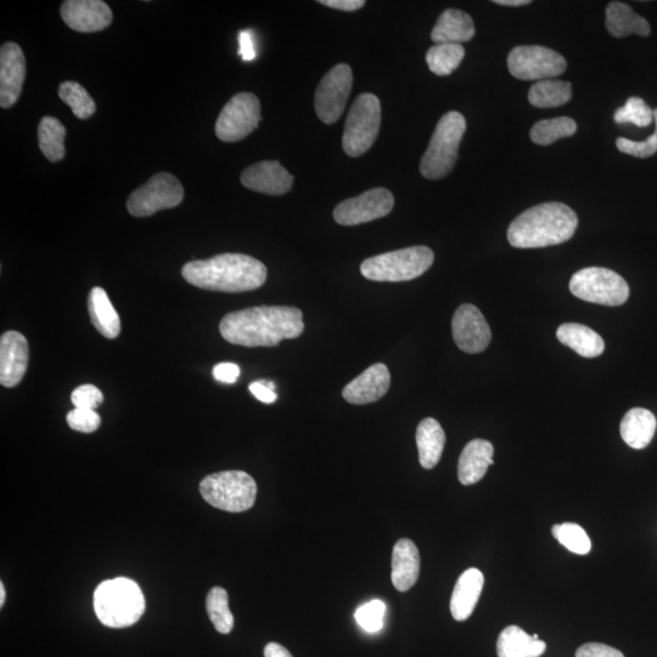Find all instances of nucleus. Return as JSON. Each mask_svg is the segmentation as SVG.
Listing matches in <instances>:
<instances>
[{"label":"nucleus","mask_w":657,"mask_h":657,"mask_svg":"<svg viewBox=\"0 0 657 657\" xmlns=\"http://www.w3.org/2000/svg\"><path fill=\"white\" fill-rule=\"evenodd\" d=\"M66 128L52 116L43 117L38 126V144L44 156L50 162H59L66 155Z\"/></svg>","instance_id":"7c9ffc66"},{"label":"nucleus","mask_w":657,"mask_h":657,"mask_svg":"<svg viewBox=\"0 0 657 657\" xmlns=\"http://www.w3.org/2000/svg\"><path fill=\"white\" fill-rule=\"evenodd\" d=\"M207 615H209L216 631L229 634L233 631L234 617L229 609V598L226 589L212 588L206 599Z\"/></svg>","instance_id":"f704fd0d"},{"label":"nucleus","mask_w":657,"mask_h":657,"mask_svg":"<svg viewBox=\"0 0 657 657\" xmlns=\"http://www.w3.org/2000/svg\"><path fill=\"white\" fill-rule=\"evenodd\" d=\"M578 218L561 202H544L522 212L511 222L508 240L516 249H539L566 243L576 232Z\"/></svg>","instance_id":"7ed1b4c3"},{"label":"nucleus","mask_w":657,"mask_h":657,"mask_svg":"<svg viewBox=\"0 0 657 657\" xmlns=\"http://www.w3.org/2000/svg\"><path fill=\"white\" fill-rule=\"evenodd\" d=\"M325 7L341 11H356L364 7V0H320Z\"/></svg>","instance_id":"de8ad7c7"},{"label":"nucleus","mask_w":657,"mask_h":657,"mask_svg":"<svg viewBox=\"0 0 657 657\" xmlns=\"http://www.w3.org/2000/svg\"><path fill=\"white\" fill-rule=\"evenodd\" d=\"M386 605L381 600L359 606L356 610V621L365 632L376 633L384 627Z\"/></svg>","instance_id":"58836bf2"},{"label":"nucleus","mask_w":657,"mask_h":657,"mask_svg":"<svg viewBox=\"0 0 657 657\" xmlns=\"http://www.w3.org/2000/svg\"><path fill=\"white\" fill-rule=\"evenodd\" d=\"M249 390L254 395L258 401H261L266 404H272L278 400L277 392L269 389L267 386V380H258L255 383H252L249 386Z\"/></svg>","instance_id":"a18cd8bd"},{"label":"nucleus","mask_w":657,"mask_h":657,"mask_svg":"<svg viewBox=\"0 0 657 657\" xmlns=\"http://www.w3.org/2000/svg\"><path fill=\"white\" fill-rule=\"evenodd\" d=\"M393 206L395 198L390 190L375 188L357 198L342 201L334 210V219L340 226H358L386 217L393 210Z\"/></svg>","instance_id":"4468645a"},{"label":"nucleus","mask_w":657,"mask_h":657,"mask_svg":"<svg viewBox=\"0 0 657 657\" xmlns=\"http://www.w3.org/2000/svg\"><path fill=\"white\" fill-rule=\"evenodd\" d=\"M265 657H292L288 649L278 643H269L265 648Z\"/></svg>","instance_id":"09e8293b"},{"label":"nucleus","mask_w":657,"mask_h":657,"mask_svg":"<svg viewBox=\"0 0 657 657\" xmlns=\"http://www.w3.org/2000/svg\"><path fill=\"white\" fill-rule=\"evenodd\" d=\"M616 123H633L637 127H649L654 122V110L642 98L632 97L625 106L617 109L614 115Z\"/></svg>","instance_id":"4c0bfd02"},{"label":"nucleus","mask_w":657,"mask_h":657,"mask_svg":"<svg viewBox=\"0 0 657 657\" xmlns=\"http://www.w3.org/2000/svg\"><path fill=\"white\" fill-rule=\"evenodd\" d=\"M557 336L561 344L570 347L584 358L599 357L605 351L602 336L586 325L577 323L560 325Z\"/></svg>","instance_id":"a878e982"},{"label":"nucleus","mask_w":657,"mask_h":657,"mask_svg":"<svg viewBox=\"0 0 657 657\" xmlns=\"http://www.w3.org/2000/svg\"><path fill=\"white\" fill-rule=\"evenodd\" d=\"M465 131V117L460 112L451 111L442 117L420 162L423 177L437 181L451 173L457 164L459 145Z\"/></svg>","instance_id":"423d86ee"},{"label":"nucleus","mask_w":657,"mask_h":657,"mask_svg":"<svg viewBox=\"0 0 657 657\" xmlns=\"http://www.w3.org/2000/svg\"><path fill=\"white\" fill-rule=\"evenodd\" d=\"M71 402L76 408L95 411L104 402V395L97 386L81 385L71 393Z\"/></svg>","instance_id":"79ce46f5"},{"label":"nucleus","mask_w":657,"mask_h":657,"mask_svg":"<svg viewBox=\"0 0 657 657\" xmlns=\"http://www.w3.org/2000/svg\"><path fill=\"white\" fill-rule=\"evenodd\" d=\"M4 603H5V588H4V584L0 583V606H2V608L4 606Z\"/></svg>","instance_id":"3c124183"},{"label":"nucleus","mask_w":657,"mask_h":657,"mask_svg":"<svg viewBox=\"0 0 657 657\" xmlns=\"http://www.w3.org/2000/svg\"><path fill=\"white\" fill-rule=\"evenodd\" d=\"M353 84V73L347 64L333 67L320 81L314 98L316 112L322 122H338L346 109Z\"/></svg>","instance_id":"ddd939ff"},{"label":"nucleus","mask_w":657,"mask_h":657,"mask_svg":"<svg viewBox=\"0 0 657 657\" xmlns=\"http://www.w3.org/2000/svg\"><path fill=\"white\" fill-rule=\"evenodd\" d=\"M567 67L564 56L541 46L515 47L508 55V69L521 81H546L563 75Z\"/></svg>","instance_id":"9b49d317"},{"label":"nucleus","mask_w":657,"mask_h":657,"mask_svg":"<svg viewBox=\"0 0 657 657\" xmlns=\"http://www.w3.org/2000/svg\"><path fill=\"white\" fill-rule=\"evenodd\" d=\"M212 374L219 383L235 384L240 376V368L234 363H219L213 368Z\"/></svg>","instance_id":"c03bdc74"},{"label":"nucleus","mask_w":657,"mask_h":657,"mask_svg":"<svg viewBox=\"0 0 657 657\" xmlns=\"http://www.w3.org/2000/svg\"><path fill=\"white\" fill-rule=\"evenodd\" d=\"M89 317L95 329L106 339H116L121 333V320L119 313L109 299L106 291L93 288L88 297Z\"/></svg>","instance_id":"bb28decb"},{"label":"nucleus","mask_w":657,"mask_h":657,"mask_svg":"<svg viewBox=\"0 0 657 657\" xmlns=\"http://www.w3.org/2000/svg\"><path fill=\"white\" fill-rule=\"evenodd\" d=\"M572 98L570 82L546 80L533 84L529 92L530 104L539 109H552L569 103Z\"/></svg>","instance_id":"2f4dec72"},{"label":"nucleus","mask_w":657,"mask_h":657,"mask_svg":"<svg viewBox=\"0 0 657 657\" xmlns=\"http://www.w3.org/2000/svg\"><path fill=\"white\" fill-rule=\"evenodd\" d=\"M94 610L106 627L126 628L140 620L145 599L138 584L128 578H115L100 584L94 593Z\"/></svg>","instance_id":"20e7f679"},{"label":"nucleus","mask_w":657,"mask_h":657,"mask_svg":"<svg viewBox=\"0 0 657 657\" xmlns=\"http://www.w3.org/2000/svg\"><path fill=\"white\" fill-rule=\"evenodd\" d=\"M420 574V555L411 539H400L393 547L392 583L400 592H407L417 583Z\"/></svg>","instance_id":"412c9836"},{"label":"nucleus","mask_w":657,"mask_h":657,"mask_svg":"<svg viewBox=\"0 0 657 657\" xmlns=\"http://www.w3.org/2000/svg\"><path fill=\"white\" fill-rule=\"evenodd\" d=\"M475 33L470 15L462 10L447 9L438 18L431 39L436 44H462L471 41Z\"/></svg>","instance_id":"b1692460"},{"label":"nucleus","mask_w":657,"mask_h":657,"mask_svg":"<svg viewBox=\"0 0 657 657\" xmlns=\"http://www.w3.org/2000/svg\"><path fill=\"white\" fill-rule=\"evenodd\" d=\"M655 132L644 142H632L626 138L616 140L617 149L623 154L647 159L657 153V109L654 110Z\"/></svg>","instance_id":"ea45409f"},{"label":"nucleus","mask_w":657,"mask_h":657,"mask_svg":"<svg viewBox=\"0 0 657 657\" xmlns=\"http://www.w3.org/2000/svg\"><path fill=\"white\" fill-rule=\"evenodd\" d=\"M576 657H625L621 651L600 643H588L582 645L576 651Z\"/></svg>","instance_id":"37998d69"},{"label":"nucleus","mask_w":657,"mask_h":657,"mask_svg":"<svg viewBox=\"0 0 657 657\" xmlns=\"http://www.w3.org/2000/svg\"><path fill=\"white\" fill-rule=\"evenodd\" d=\"M261 122L260 100L252 93L234 95L224 106L216 123V136L226 143L250 136Z\"/></svg>","instance_id":"f8f14e48"},{"label":"nucleus","mask_w":657,"mask_h":657,"mask_svg":"<svg viewBox=\"0 0 657 657\" xmlns=\"http://www.w3.org/2000/svg\"><path fill=\"white\" fill-rule=\"evenodd\" d=\"M305 330L299 308L262 306L227 314L219 324L223 339L244 347H274L300 338Z\"/></svg>","instance_id":"f257e3e1"},{"label":"nucleus","mask_w":657,"mask_h":657,"mask_svg":"<svg viewBox=\"0 0 657 657\" xmlns=\"http://www.w3.org/2000/svg\"><path fill=\"white\" fill-rule=\"evenodd\" d=\"M239 54L244 61H252L256 58L254 37L250 31L239 33Z\"/></svg>","instance_id":"49530a36"},{"label":"nucleus","mask_w":657,"mask_h":657,"mask_svg":"<svg viewBox=\"0 0 657 657\" xmlns=\"http://www.w3.org/2000/svg\"><path fill=\"white\" fill-rule=\"evenodd\" d=\"M465 56L462 44H436L426 53V63L437 76H448L456 71Z\"/></svg>","instance_id":"473e14b6"},{"label":"nucleus","mask_w":657,"mask_h":657,"mask_svg":"<svg viewBox=\"0 0 657 657\" xmlns=\"http://www.w3.org/2000/svg\"><path fill=\"white\" fill-rule=\"evenodd\" d=\"M570 291L578 299L597 305L617 307L630 297V286L611 269L589 267L572 275Z\"/></svg>","instance_id":"1a4fd4ad"},{"label":"nucleus","mask_w":657,"mask_h":657,"mask_svg":"<svg viewBox=\"0 0 657 657\" xmlns=\"http://www.w3.org/2000/svg\"><path fill=\"white\" fill-rule=\"evenodd\" d=\"M381 104L376 95H359L348 112L342 146L348 156L358 157L367 153L379 136Z\"/></svg>","instance_id":"6e6552de"},{"label":"nucleus","mask_w":657,"mask_h":657,"mask_svg":"<svg viewBox=\"0 0 657 657\" xmlns=\"http://www.w3.org/2000/svg\"><path fill=\"white\" fill-rule=\"evenodd\" d=\"M657 421L655 415L644 408H633L621 421L622 440L634 449H643L653 441Z\"/></svg>","instance_id":"cd10ccee"},{"label":"nucleus","mask_w":657,"mask_h":657,"mask_svg":"<svg viewBox=\"0 0 657 657\" xmlns=\"http://www.w3.org/2000/svg\"><path fill=\"white\" fill-rule=\"evenodd\" d=\"M446 445V435L442 426L434 418H426L418 426L417 446L419 462L424 469H434L440 462Z\"/></svg>","instance_id":"c85d7f7f"},{"label":"nucleus","mask_w":657,"mask_h":657,"mask_svg":"<svg viewBox=\"0 0 657 657\" xmlns=\"http://www.w3.org/2000/svg\"><path fill=\"white\" fill-rule=\"evenodd\" d=\"M605 26L612 37L625 38L632 35L648 37L651 32L647 20L625 3L612 2L605 11Z\"/></svg>","instance_id":"393cba45"},{"label":"nucleus","mask_w":657,"mask_h":657,"mask_svg":"<svg viewBox=\"0 0 657 657\" xmlns=\"http://www.w3.org/2000/svg\"><path fill=\"white\" fill-rule=\"evenodd\" d=\"M67 424L72 430L92 434L101 424L99 414L92 409L75 408L66 417Z\"/></svg>","instance_id":"a19ab883"},{"label":"nucleus","mask_w":657,"mask_h":657,"mask_svg":"<svg viewBox=\"0 0 657 657\" xmlns=\"http://www.w3.org/2000/svg\"><path fill=\"white\" fill-rule=\"evenodd\" d=\"M553 536L560 544L571 553L577 555H586L591 552L592 542L589 539L587 532L582 529L580 525L566 522L563 525H554Z\"/></svg>","instance_id":"e433bc0d"},{"label":"nucleus","mask_w":657,"mask_h":657,"mask_svg":"<svg viewBox=\"0 0 657 657\" xmlns=\"http://www.w3.org/2000/svg\"><path fill=\"white\" fill-rule=\"evenodd\" d=\"M26 77V59L18 44L5 43L0 49V106L9 109L18 103Z\"/></svg>","instance_id":"dca6fc26"},{"label":"nucleus","mask_w":657,"mask_h":657,"mask_svg":"<svg viewBox=\"0 0 657 657\" xmlns=\"http://www.w3.org/2000/svg\"><path fill=\"white\" fill-rule=\"evenodd\" d=\"M494 448L486 440L471 441L465 446L459 458L458 477L464 486L477 484L484 479L488 466L493 465Z\"/></svg>","instance_id":"4be33fe9"},{"label":"nucleus","mask_w":657,"mask_h":657,"mask_svg":"<svg viewBox=\"0 0 657 657\" xmlns=\"http://www.w3.org/2000/svg\"><path fill=\"white\" fill-rule=\"evenodd\" d=\"M28 342L19 331L10 330L0 339V383L15 387L24 378L28 365Z\"/></svg>","instance_id":"a211bd4d"},{"label":"nucleus","mask_w":657,"mask_h":657,"mask_svg":"<svg viewBox=\"0 0 657 657\" xmlns=\"http://www.w3.org/2000/svg\"><path fill=\"white\" fill-rule=\"evenodd\" d=\"M576 131V122L570 117H557V119L537 122L532 127L530 136L533 143L547 146L561 138L574 136Z\"/></svg>","instance_id":"72a5a7b5"},{"label":"nucleus","mask_w":657,"mask_h":657,"mask_svg":"<svg viewBox=\"0 0 657 657\" xmlns=\"http://www.w3.org/2000/svg\"><path fill=\"white\" fill-rule=\"evenodd\" d=\"M485 577L480 570L469 569L459 577L451 599L453 619L463 622L469 619L479 602Z\"/></svg>","instance_id":"5701e85b"},{"label":"nucleus","mask_w":657,"mask_h":657,"mask_svg":"<svg viewBox=\"0 0 657 657\" xmlns=\"http://www.w3.org/2000/svg\"><path fill=\"white\" fill-rule=\"evenodd\" d=\"M391 376L383 363H376L347 384L342 396L351 404H369L379 401L390 389Z\"/></svg>","instance_id":"aec40b11"},{"label":"nucleus","mask_w":657,"mask_h":657,"mask_svg":"<svg viewBox=\"0 0 657 657\" xmlns=\"http://www.w3.org/2000/svg\"><path fill=\"white\" fill-rule=\"evenodd\" d=\"M493 3L504 5V7H524L531 4L530 0H494Z\"/></svg>","instance_id":"8fccbe9b"},{"label":"nucleus","mask_w":657,"mask_h":657,"mask_svg":"<svg viewBox=\"0 0 657 657\" xmlns=\"http://www.w3.org/2000/svg\"><path fill=\"white\" fill-rule=\"evenodd\" d=\"M59 97L66 105H69L73 115L80 120H87L97 111L94 100L77 82H64L59 87Z\"/></svg>","instance_id":"c9c22d12"},{"label":"nucleus","mask_w":657,"mask_h":657,"mask_svg":"<svg viewBox=\"0 0 657 657\" xmlns=\"http://www.w3.org/2000/svg\"><path fill=\"white\" fill-rule=\"evenodd\" d=\"M184 189L171 173H157L129 195L127 210L134 217H149L182 204Z\"/></svg>","instance_id":"9d476101"},{"label":"nucleus","mask_w":657,"mask_h":657,"mask_svg":"<svg viewBox=\"0 0 657 657\" xmlns=\"http://www.w3.org/2000/svg\"><path fill=\"white\" fill-rule=\"evenodd\" d=\"M267 268L256 258L243 254H222L188 262L182 275L196 288L219 292H246L261 288Z\"/></svg>","instance_id":"f03ea898"},{"label":"nucleus","mask_w":657,"mask_h":657,"mask_svg":"<svg viewBox=\"0 0 657 657\" xmlns=\"http://www.w3.org/2000/svg\"><path fill=\"white\" fill-rule=\"evenodd\" d=\"M434 261L430 247L413 246L368 258L362 263L361 273L373 282H409L428 272Z\"/></svg>","instance_id":"39448f33"},{"label":"nucleus","mask_w":657,"mask_h":657,"mask_svg":"<svg viewBox=\"0 0 657 657\" xmlns=\"http://www.w3.org/2000/svg\"><path fill=\"white\" fill-rule=\"evenodd\" d=\"M60 14L73 31L83 33L103 31L112 22V11L101 0H66Z\"/></svg>","instance_id":"f3484780"},{"label":"nucleus","mask_w":657,"mask_h":657,"mask_svg":"<svg viewBox=\"0 0 657 657\" xmlns=\"http://www.w3.org/2000/svg\"><path fill=\"white\" fill-rule=\"evenodd\" d=\"M200 492L213 508L243 513L254 507L257 485L252 476L244 471H222L206 476L201 481Z\"/></svg>","instance_id":"0eeeda50"},{"label":"nucleus","mask_w":657,"mask_h":657,"mask_svg":"<svg viewBox=\"0 0 657 657\" xmlns=\"http://www.w3.org/2000/svg\"><path fill=\"white\" fill-rule=\"evenodd\" d=\"M546 649L543 640L529 636L518 626L505 628L497 642L498 657H539Z\"/></svg>","instance_id":"c756f323"},{"label":"nucleus","mask_w":657,"mask_h":657,"mask_svg":"<svg viewBox=\"0 0 657 657\" xmlns=\"http://www.w3.org/2000/svg\"><path fill=\"white\" fill-rule=\"evenodd\" d=\"M452 331L454 342L466 353L484 352L492 339L484 314L469 303L460 306L454 313Z\"/></svg>","instance_id":"2eb2a0df"},{"label":"nucleus","mask_w":657,"mask_h":657,"mask_svg":"<svg viewBox=\"0 0 657 657\" xmlns=\"http://www.w3.org/2000/svg\"><path fill=\"white\" fill-rule=\"evenodd\" d=\"M240 181L245 188L257 193L284 195L290 192L294 177L278 161H263L246 168Z\"/></svg>","instance_id":"6ab92c4d"}]
</instances>
